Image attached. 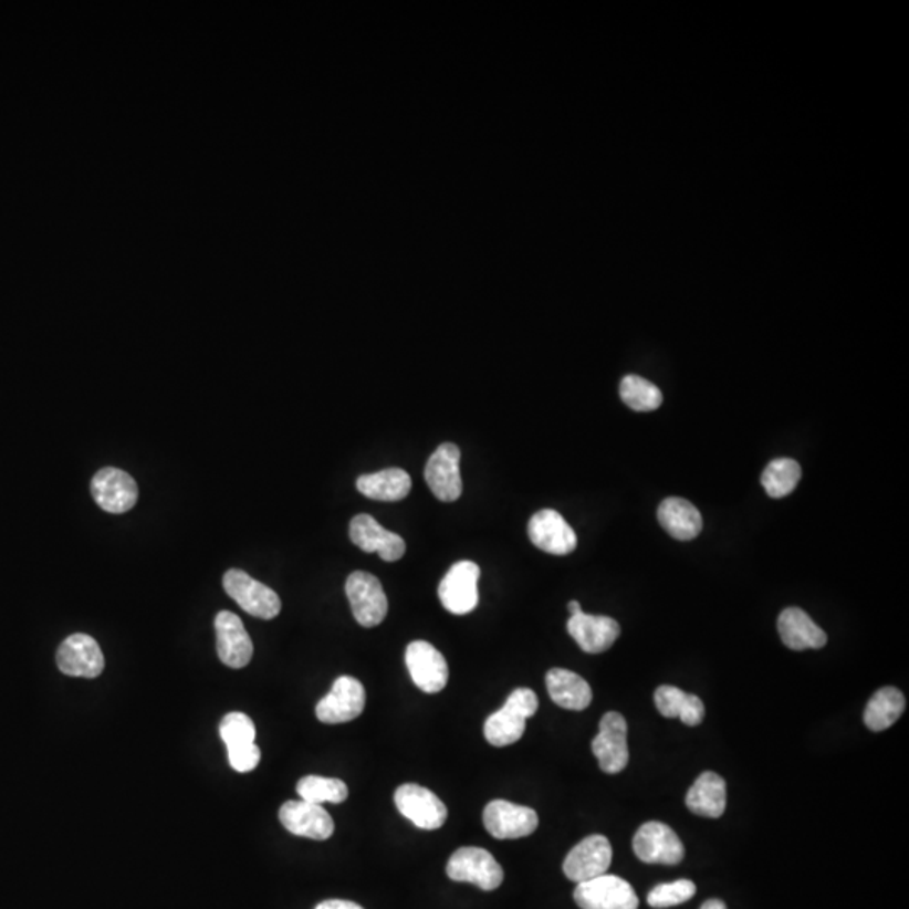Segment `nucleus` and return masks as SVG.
Instances as JSON below:
<instances>
[{
    "instance_id": "obj_1",
    "label": "nucleus",
    "mask_w": 909,
    "mask_h": 909,
    "mask_svg": "<svg viewBox=\"0 0 909 909\" xmlns=\"http://www.w3.org/2000/svg\"><path fill=\"white\" fill-rule=\"evenodd\" d=\"M540 708V699L533 689L519 688L509 696L505 704L489 715L483 727L485 740L492 746L504 748L518 743L525 733V721Z\"/></svg>"
},
{
    "instance_id": "obj_2",
    "label": "nucleus",
    "mask_w": 909,
    "mask_h": 909,
    "mask_svg": "<svg viewBox=\"0 0 909 909\" xmlns=\"http://www.w3.org/2000/svg\"><path fill=\"white\" fill-rule=\"evenodd\" d=\"M447 875L451 881L470 882L483 891H494L504 881L501 864L480 847H460L448 860Z\"/></svg>"
},
{
    "instance_id": "obj_3",
    "label": "nucleus",
    "mask_w": 909,
    "mask_h": 909,
    "mask_svg": "<svg viewBox=\"0 0 909 909\" xmlns=\"http://www.w3.org/2000/svg\"><path fill=\"white\" fill-rule=\"evenodd\" d=\"M226 593L243 608L247 614L263 620H272L282 612L280 596L263 583L251 578L243 570H230L222 578Z\"/></svg>"
},
{
    "instance_id": "obj_4",
    "label": "nucleus",
    "mask_w": 909,
    "mask_h": 909,
    "mask_svg": "<svg viewBox=\"0 0 909 909\" xmlns=\"http://www.w3.org/2000/svg\"><path fill=\"white\" fill-rule=\"evenodd\" d=\"M480 567L473 561H460L448 570L438 586V596L445 610L467 615L479 605Z\"/></svg>"
},
{
    "instance_id": "obj_5",
    "label": "nucleus",
    "mask_w": 909,
    "mask_h": 909,
    "mask_svg": "<svg viewBox=\"0 0 909 909\" xmlns=\"http://www.w3.org/2000/svg\"><path fill=\"white\" fill-rule=\"evenodd\" d=\"M346 595L357 624L366 628L383 624L388 615V598L382 582L366 572H354L346 582Z\"/></svg>"
},
{
    "instance_id": "obj_6",
    "label": "nucleus",
    "mask_w": 909,
    "mask_h": 909,
    "mask_svg": "<svg viewBox=\"0 0 909 909\" xmlns=\"http://www.w3.org/2000/svg\"><path fill=\"white\" fill-rule=\"evenodd\" d=\"M366 708V691L356 677L335 679L331 692L318 701L315 715L324 724H343L354 721Z\"/></svg>"
},
{
    "instance_id": "obj_7",
    "label": "nucleus",
    "mask_w": 909,
    "mask_h": 909,
    "mask_svg": "<svg viewBox=\"0 0 909 909\" xmlns=\"http://www.w3.org/2000/svg\"><path fill=\"white\" fill-rule=\"evenodd\" d=\"M627 721L620 712H606L599 721V733L592 743L593 754L605 773L624 772L628 765Z\"/></svg>"
},
{
    "instance_id": "obj_8",
    "label": "nucleus",
    "mask_w": 909,
    "mask_h": 909,
    "mask_svg": "<svg viewBox=\"0 0 909 909\" xmlns=\"http://www.w3.org/2000/svg\"><path fill=\"white\" fill-rule=\"evenodd\" d=\"M575 901L582 909H638V896L630 882L610 875L579 882Z\"/></svg>"
},
{
    "instance_id": "obj_9",
    "label": "nucleus",
    "mask_w": 909,
    "mask_h": 909,
    "mask_svg": "<svg viewBox=\"0 0 909 909\" xmlns=\"http://www.w3.org/2000/svg\"><path fill=\"white\" fill-rule=\"evenodd\" d=\"M634 853L641 863L676 866L685 859V844L662 822H647L634 837Z\"/></svg>"
},
{
    "instance_id": "obj_10",
    "label": "nucleus",
    "mask_w": 909,
    "mask_h": 909,
    "mask_svg": "<svg viewBox=\"0 0 909 909\" xmlns=\"http://www.w3.org/2000/svg\"><path fill=\"white\" fill-rule=\"evenodd\" d=\"M399 814L424 830H437L447 822L448 811L431 790L415 783H405L395 793Z\"/></svg>"
},
{
    "instance_id": "obj_11",
    "label": "nucleus",
    "mask_w": 909,
    "mask_h": 909,
    "mask_svg": "<svg viewBox=\"0 0 909 909\" xmlns=\"http://www.w3.org/2000/svg\"><path fill=\"white\" fill-rule=\"evenodd\" d=\"M483 825L495 839H521L536 830L540 817L533 808L508 801H492L483 811Z\"/></svg>"
},
{
    "instance_id": "obj_12",
    "label": "nucleus",
    "mask_w": 909,
    "mask_h": 909,
    "mask_svg": "<svg viewBox=\"0 0 909 909\" xmlns=\"http://www.w3.org/2000/svg\"><path fill=\"white\" fill-rule=\"evenodd\" d=\"M405 659L412 682L421 691L437 694L447 688L448 676H450L447 660L443 654L435 649L431 644L425 640L411 641L406 649Z\"/></svg>"
},
{
    "instance_id": "obj_13",
    "label": "nucleus",
    "mask_w": 909,
    "mask_h": 909,
    "mask_svg": "<svg viewBox=\"0 0 909 909\" xmlns=\"http://www.w3.org/2000/svg\"><path fill=\"white\" fill-rule=\"evenodd\" d=\"M425 480L435 498L441 502L459 501L463 492L460 448L454 443L440 445L428 460Z\"/></svg>"
},
{
    "instance_id": "obj_14",
    "label": "nucleus",
    "mask_w": 909,
    "mask_h": 909,
    "mask_svg": "<svg viewBox=\"0 0 909 909\" xmlns=\"http://www.w3.org/2000/svg\"><path fill=\"white\" fill-rule=\"evenodd\" d=\"M527 533L537 550L554 556H566L578 546L575 529L553 509H543L534 514L529 521Z\"/></svg>"
},
{
    "instance_id": "obj_15",
    "label": "nucleus",
    "mask_w": 909,
    "mask_h": 909,
    "mask_svg": "<svg viewBox=\"0 0 909 909\" xmlns=\"http://www.w3.org/2000/svg\"><path fill=\"white\" fill-rule=\"evenodd\" d=\"M614 850L610 840L605 836H589L578 846L573 847L563 863L564 875L575 882L592 881L598 876L606 875L610 867Z\"/></svg>"
},
{
    "instance_id": "obj_16",
    "label": "nucleus",
    "mask_w": 909,
    "mask_h": 909,
    "mask_svg": "<svg viewBox=\"0 0 909 909\" xmlns=\"http://www.w3.org/2000/svg\"><path fill=\"white\" fill-rule=\"evenodd\" d=\"M92 495L103 511L124 514L137 504L138 487L124 470L106 467L93 477Z\"/></svg>"
},
{
    "instance_id": "obj_17",
    "label": "nucleus",
    "mask_w": 909,
    "mask_h": 909,
    "mask_svg": "<svg viewBox=\"0 0 909 909\" xmlns=\"http://www.w3.org/2000/svg\"><path fill=\"white\" fill-rule=\"evenodd\" d=\"M56 664L66 676L95 679L105 669V657L95 638L86 634H74L58 649Z\"/></svg>"
},
{
    "instance_id": "obj_18",
    "label": "nucleus",
    "mask_w": 909,
    "mask_h": 909,
    "mask_svg": "<svg viewBox=\"0 0 909 909\" xmlns=\"http://www.w3.org/2000/svg\"><path fill=\"white\" fill-rule=\"evenodd\" d=\"M215 628L219 660L231 669L247 667L253 657V641L241 618L231 612H219Z\"/></svg>"
},
{
    "instance_id": "obj_19",
    "label": "nucleus",
    "mask_w": 909,
    "mask_h": 909,
    "mask_svg": "<svg viewBox=\"0 0 909 909\" xmlns=\"http://www.w3.org/2000/svg\"><path fill=\"white\" fill-rule=\"evenodd\" d=\"M351 541L364 553H377L383 561L395 563L406 553V543L399 534L383 527L373 515L359 514L351 521Z\"/></svg>"
},
{
    "instance_id": "obj_20",
    "label": "nucleus",
    "mask_w": 909,
    "mask_h": 909,
    "mask_svg": "<svg viewBox=\"0 0 909 909\" xmlns=\"http://www.w3.org/2000/svg\"><path fill=\"white\" fill-rule=\"evenodd\" d=\"M280 822L293 836L314 840H327L335 825L331 814L322 805L305 801H290L280 807Z\"/></svg>"
},
{
    "instance_id": "obj_21",
    "label": "nucleus",
    "mask_w": 909,
    "mask_h": 909,
    "mask_svg": "<svg viewBox=\"0 0 909 909\" xmlns=\"http://www.w3.org/2000/svg\"><path fill=\"white\" fill-rule=\"evenodd\" d=\"M567 631L575 638L583 652L602 654L614 646L621 630L614 618L579 612L567 620Z\"/></svg>"
},
{
    "instance_id": "obj_22",
    "label": "nucleus",
    "mask_w": 909,
    "mask_h": 909,
    "mask_svg": "<svg viewBox=\"0 0 909 909\" xmlns=\"http://www.w3.org/2000/svg\"><path fill=\"white\" fill-rule=\"evenodd\" d=\"M779 634L792 650L822 649L827 634L801 608H786L779 617Z\"/></svg>"
},
{
    "instance_id": "obj_23",
    "label": "nucleus",
    "mask_w": 909,
    "mask_h": 909,
    "mask_svg": "<svg viewBox=\"0 0 909 909\" xmlns=\"http://www.w3.org/2000/svg\"><path fill=\"white\" fill-rule=\"evenodd\" d=\"M660 525L677 541H691L702 531V515L691 502L680 498H669L657 511Z\"/></svg>"
},
{
    "instance_id": "obj_24",
    "label": "nucleus",
    "mask_w": 909,
    "mask_h": 909,
    "mask_svg": "<svg viewBox=\"0 0 909 909\" xmlns=\"http://www.w3.org/2000/svg\"><path fill=\"white\" fill-rule=\"evenodd\" d=\"M686 805L699 817H721L727 811V783L718 773H702L686 795Z\"/></svg>"
},
{
    "instance_id": "obj_25",
    "label": "nucleus",
    "mask_w": 909,
    "mask_h": 909,
    "mask_svg": "<svg viewBox=\"0 0 909 909\" xmlns=\"http://www.w3.org/2000/svg\"><path fill=\"white\" fill-rule=\"evenodd\" d=\"M547 692L560 708L585 711L592 704L593 692L578 673L566 669H551L546 673Z\"/></svg>"
},
{
    "instance_id": "obj_26",
    "label": "nucleus",
    "mask_w": 909,
    "mask_h": 909,
    "mask_svg": "<svg viewBox=\"0 0 909 909\" xmlns=\"http://www.w3.org/2000/svg\"><path fill=\"white\" fill-rule=\"evenodd\" d=\"M356 487L364 498L373 499V501L398 502L408 498L409 490H411V477L403 469H386L382 472L361 476Z\"/></svg>"
},
{
    "instance_id": "obj_27",
    "label": "nucleus",
    "mask_w": 909,
    "mask_h": 909,
    "mask_svg": "<svg viewBox=\"0 0 909 909\" xmlns=\"http://www.w3.org/2000/svg\"><path fill=\"white\" fill-rule=\"evenodd\" d=\"M656 706L666 718H679L688 727H699L704 721V704L696 694H688L673 686H660L656 691Z\"/></svg>"
},
{
    "instance_id": "obj_28",
    "label": "nucleus",
    "mask_w": 909,
    "mask_h": 909,
    "mask_svg": "<svg viewBox=\"0 0 909 909\" xmlns=\"http://www.w3.org/2000/svg\"><path fill=\"white\" fill-rule=\"evenodd\" d=\"M906 701L896 688H882L870 698L864 712V723L870 731H885L901 718Z\"/></svg>"
},
{
    "instance_id": "obj_29",
    "label": "nucleus",
    "mask_w": 909,
    "mask_h": 909,
    "mask_svg": "<svg viewBox=\"0 0 909 909\" xmlns=\"http://www.w3.org/2000/svg\"><path fill=\"white\" fill-rule=\"evenodd\" d=\"M296 793H299L302 801L315 805H322L325 802L343 804L349 797V788L343 780L325 779V776L317 775L303 776L296 783Z\"/></svg>"
},
{
    "instance_id": "obj_30",
    "label": "nucleus",
    "mask_w": 909,
    "mask_h": 909,
    "mask_svg": "<svg viewBox=\"0 0 909 909\" xmlns=\"http://www.w3.org/2000/svg\"><path fill=\"white\" fill-rule=\"evenodd\" d=\"M801 479L802 469L798 462L792 459H776L763 470L762 485L770 498L782 499L797 489Z\"/></svg>"
},
{
    "instance_id": "obj_31",
    "label": "nucleus",
    "mask_w": 909,
    "mask_h": 909,
    "mask_svg": "<svg viewBox=\"0 0 909 909\" xmlns=\"http://www.w3.org/2000/svg\"><path fill=\"white\" fill-rule=\"evenodd\" d=\"M620 398L628 408L638 412L654 411L662 405L664 396L654 383L644 377L625 376L620 383Z\"/></svg>"
},
{
    "instance_id": "obj_32",
    "label": "nucleus",
    "mask_w": 909,
    "mask_h": 909,
    "mask_svg": "<svg viewBox=\"0 0 909 909\" xmlns=\"http://www.w3.org/2000/svg\"><path fill=\"white\" fill-rule=\"evenodd\" d=\"M219 734H221L226 748L234 750V748L253 744L254 738H257V728H254L250 715L243 714V712H230V714L222 718Z\"/></svg>"
},
{
    "instance_id": "obj_33",
    "label": "nucleus",
    "mask_w": 909,
    "mask_h": 909,
    "mask_svg": "<svg viewBox=\"0 0 909 909\" xmlns=\"http://www.w3.org/2000/svg\"><path fill=\"white\" fill-rule=\"evenodd\" d=\"M694 882L689 881V879H679V881L656 886L647 896V902L657 909L672 908V906L689 901V899L694 898Z\"/></svg>"
},
{
    "instance_id": "obj_34",
    "label": "nucleus",
    "mask_w": 909,
    "mask_h": 909,
    "mask_svg": "<svg viewBox=\"0 0 909 909\" xmlns=\"http://www.w3.org/2000/svg\"><path fill=\"white\" fill-rule=\"evenodd\" d=\"M228 758H230L231 769L240 773H248L257 769L261 760V751L254 743L247 744V746L228 750Z\"/></svg>"
},
{
    "instance_id": "obj_35",
    "label": "nucleus",
    "mask_w": 909,
    "mask_h": 909,
    "mask_svg": "<svg viewBox=\"0 0 909 909\" xmlns=\"http://www.w3.org/2000/svg\"><path fill=\"white\" fill-rule=\"evenodd\" d=\"M315 909H364L357 902L346 901V899H327L321 902Z\"/></svg>"
},
{
    "instance_id": "obj_36",
    "label": "nucleus",
    "mask_w": 909,
    "mask_h": 909,
    "mask_svg": "<svg viewBox=\"0 0 909 909\" xmlns=\"http://www.w3.org/2000/svg\"><path fill=\"white\" fill-rule=\"evenodd\" d=\"M701 909H728L727 905H724L721 899H709L706 901L704 905L701 906Z\"/></svg>"
},
{
    "instance_id": "obj_37",
    "label": "nucleus",
    "mask_w": 909,
    "mask_h": 909,
    "mask_svg": "<svg viewBox=\"0 0 909 909\" xmlns=\"http://www.w3.org/2000/svg\"><path fill=\"white\" fill-rule=\"evenodd\" d=\"M567 610H570V614H572V615H576V614H579V612H583L582 610V605H579V602H576V599H573V602H570V605H567Z\"/></svg>"
}]
</instances>
